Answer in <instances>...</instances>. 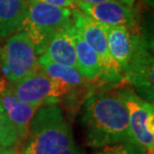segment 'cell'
Listing matches in <instances>:
<instances>
[{"instance_id":"6da1fadb","label":"cell","mask_w":154,"mask_h":154,"mask_svg":"<svg viewBox=\"0 0 154 154\" xmlns=\"http://www.w3.org/2000/svg\"><path fill=\"white\" fill-rule=\"evenodd\" d=\"M81 122L87 145L92 148L122 141L133 142L127 109L117 90L92 95L84 104Z\"/></svg>"},{"instance_id":"7a4b0ae2","label":"cell","mask_w":154,"mask_h":154,"mask_svg":"<svg viewBox=\"0 0 154 154\" xmlns=\"http://www.w3.org/2000/svg\"><path fill=\"white\" fill-rule=\"evenodd\" d=\"M21 154H83L77 147L62 109L42 106L30 122Z\"/></svg>"},{"instance_id":"3957f363","label":"cell","mask_w":154,"mask_h":154,"mask_svg":"<svg viewBox=\"0 0 154 154\" xmlns=\"http://www.w3.org/2000/svg\"><path fill=\"white\" fill-rule=\"evenodd\" d=\"M72 25L70 8L45 3L28 2L22 31H25L32 40L39 57L49 41L58 32Z\"/></svg>"},{"instance_id":"277c9868","label":"cell","mask_w":154,"mask_h":154,"mask_svg":"<svg viewBox=\"0 0 154 154\" xmlns=\"http://www.w3.org/2000/svg\"><path fill=\"white\" fill-rule=\"evenodd\" d=\"M5 39L0 47V68L8 83L38 71V55L25 31L16 32Z\"/></svg>"},{"instance_id":"5b68a950","label":"cell","mask_w":154,"mask_h":154,"mask_svg":"<svg viewBox=\"0 0 154 154\" xmlns=\"http://www.w3.org/2000/svg\"><path fill=\"white\" fill-rule=\"evenodd\" d=\"M8 88L18 99L38 107L54 105L71 91V88L38 70L16 82L8 83Z\"/></svg>"},{"instance_id":"8992f818","label":"cell","mask_w":154,"mask_h":154,"mask_svg":"<svg viewBox=\"0 0 154 154\" xmlns=\"http://www.w3.org/2000/svg\"><path fill=\"white\" fill-rule=\"evenodd\" d=\"M117 93L124 102L128 112L129 129L133 142L147 153L154 149V107L129 87L117 89Z\"/></svg>"},{"instance_id":"52a82bcc","label":"cell","mask_w":154,"mask_h":154,"mask_svg":"<svg viewBox=\"0 0 154 154\" xmlns=\"http://www.w3.org/2000/svg\"><path fill=\"white\" fill-rule=\"evenodd\" d=\"M71 17L75 30L99 57L103 66V75L101 78L110 82L121 79L122 70L109 54L105 26L86 16L78 7L71 9Z\"/></svg>"},{"instance_id":"ba28073f","label":"cell","mask_w":154,"mask_h":154,"mask_svg":"<svg viewBox=\"0 0 154 154\" xmlns=\"http://www.w3.org/2000/svg\"><path fill=\"white\" fill-rule=\"evenodd\" d=\"M153 55L150 45L142 37L137 50L123 68L122 73H124L126 82L140 94L139 96L151 103H153Z\"/></svg>"},{"instance_id":"9c48e42d","label":"cell","mask_w":154,"mask_h":154,"mask_svg":"<svg viewBox=\"0 0 154 154\" xmlns=\"http://www.w3.org/2000/svg\"><path fill=\"white\" fill-rule=\"evenodd\" d=\"M77 7L86 16L105 26H127L136 24V11L134 6L119 1L85 3L77 1Z\"/></svg>"},{"instance_id":"30bf717a","label":"cell","mask_w":154,"mask_h":154,"mask_svg":"<svg viewBox=\"0 0 154 154\" xmlns=\"http://www.w3.org/2000/svg\"><path fill=\"white\" fill-rule=\"evenodd\" d=\"M105 31L110 56L123 70L137 50L142 36L138 34L134 26H105Z\"/></svg>"},{"instance_id":"8fae6325","label":"cell","mask_w":154,"mask_h":154,"mask_svg":"<svg viewBox=\"0 0 154 154\" xmlns=\"http://www.w3.org/2000/svg\"><path fill=\"white\" fill-rule=\"evenodd\" d=\"M0 102L8 118L16 129L21 144L25 141L28 134L30 122L40 107L31 105L18 99L7 85L0 92Z\"/></svg>"},{"instance_id":"7c38bea8","label":"cell","mask_w":154,"mask_h":154,"mask_svg":"<svg viewBox=\"0 0 154 154\" xmlns=\"http://www.w3.org/2000/svg\"><path fill=\"white\" fill-rule=\"evenodd\" d=\"M74 26L58 32L38 57V62H52L76 68V54L73 39Z\"/></svg>"},{"instance_id":"4fadbf2b","label":"cell","mask_w":154,"mask_h":154,"mask_svg":"<svg viewBox=\"0 0 154 154\" xmlns=\"http://www.w3.org/2000/svg\"><path fill=\"white\" fill-rule=\"evenodd\" d=\"M28 0H0V40L22 31Z\"/></svg>"},{"instance_id":"5bb4252c","label":"cell","mask_w":154,"mask_h":154,"mask_svg":"<svg viewBox=\"0 0 154 154\" xmlns=\"http://www.w3.org/2000/svg\"><path fill=\"white\" fill-rule=\"evenodd\" d=\"M76 54V69L86 80L95 81L103 75V66L95 51L82 39L74 28L73 32Z\"/></svg>"},{"instance_id":"9a60e30c","label":"cell","mask_w":154,"mask_h":154,"mask_svg":"<svg viewBox=\"0 0 154 154\" xmlns=\"http://www.w3.org/2000/svg\"><path fill=\"white\" fill-rule=\"evenodd\" d=\"M39 67L40 70H42L51 78L69 86L71 89L85 86L90 82L86 80L74 67L47 62V61L39 62Z\"/></svg>"},{"instance_id":"2e32d148","label":"cell","mask_w":154,"mask_h":154,"mask_svg":"<svg viewBox=\"0 0 154 154\" xmlns=\"http://www.w3.org/2000/svg\"><path fill=\"white\" fill-rule=\"evenodd\" d=\"M20 145L17 131L0 102V151L17 152Z\"/></svg>"},{"instance_id":"e0dca14e","label":"cell","mask_w":154,"mask_h":154,"mask_svg":"<svg viewBox=\"0 0 154 154\" xmlns=\"http://www.w3.org/2000/svg\"><path fill=\"white\" fill-rule=\"evenodd\" d=\"M93 154H146V150L135 142L122 141L100 147Z\"/></svg>"},{"instance_id":"ac0fdd59","label":"cell","mask_w":154,"mask_h":154,"mask_svg":"<svg viewBox=\"0 0 154 154\" xmlns=\"http://www.w3.org/2000/svg\"><path fill=\"white\" fill-rule=\"evenodd\" d=\"M28 2L45 3V4L55 5V6H59V7H67L70 9L77 7L76 0H28Z\"/></svg>"},{"instance_id":"d6986e66","label":"cell","mask_w":154,"mask_h":154,"mask_svg":"<svg viewBox=\"0 0 154 154\" xmlns=\"http://www.w3.org/2000/svg\"><path fill=\"white\" fill-rule=\"evenodd\" d=\"M78 2H85V3H98V2H106V1H119L124 4L134 6L135 0H76Z\"/></svg>"},{"instance_id":"ffe728a7","label":"cell","mask_w":154,"mask_h":154,"mask_svg":"<svg viewBox=\"0 0 154 154\" xmlns=\"http://www.w3.org/2000/svg\"><path fill=\"white\" fill-rule=\"evenodd\" d=\"M6 82H5V80L2 78L1 76H0V92H1L3 89H4L5 87H6Z\"/></svg>"},{"instance_id":"44dd1931","label":"cell","mask_w":154,"mask_h":154,"mask_svg":"<svg viewBox=\"0 0 154 154\" xmlns=\"http://www.w3.org/2000/svg\"><path fill=\"white\" fill-rule=\"evenodd\" d=\"M0 154H16L14 151H0Z\"/></svg>"},{"instance_id":"7402d4cb","label":"cell","mask_w":154,"mask_h":154,"mask_svg":"<svg viewBox=\"0 0 154 154\" xmlns=\"http://www.w3.org/2000/svg\"><path fill=\"white\" fill-rule=\"evenodd\" d=\"M147 154H153V153H147Z\"/></svg>"}]
</instances>
